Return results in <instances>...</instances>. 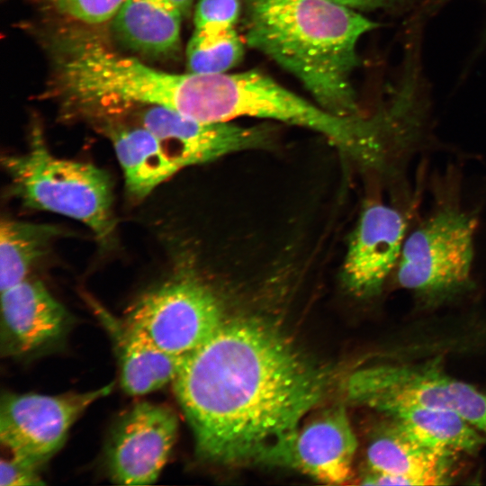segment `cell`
<instances>
[{"mask_svg": "<svg viewBox=\"0 0 486 486\" xmlns=\"http://www.w3.org/2000/svg\"><path fill=\"white\" fill-rule=\"evenodd\" d=\"M172 384L201 458L274 465L330 376L273 325L237 318L185 356Z\"/></svg>", "mask_w": 486, "mask_h": 486, "instance_id": "1", "label": "cell"}, {"mask_svg": "<svg viewBox=\"0 0 486 486\" xmlns=\"http://www.w3.org/2000/svg\"><path fill=\"white\" fill-rule=\"evenodd\" d=\"M246 40L295 76L318 105L363 116L351 83L356 44L377 23L333 0H245Z\"/></svg>", "mask_w": 486, "mask_h": 486, "instance_id": "2", "label": "cell"}, {"mask_svg": "<svg viewBox=\"0 0 486 486\" xmlns=\"http://www.w3.org/2000/svg\"><path fill=\"white\" fill-rule=\"evenodd\" d=\"M463 179L455 165L431 176L429 206L410 228L392 276L398 287L427 305L475 287L480 218Z\"/></svg>", "mask_w": 486, "mask_h": 486, "instance_id": "3", "label": "cell"}, {"mask_svg": "<svg viewBox=\"0 0 486 486\" xmlns=\"http://www.w3.org/2000/svg\"><path fill=\"white\" fill-rule=\"evenodd\" d=\"M31 133L25 152L2 159L14 194L29 208L81 221L107 243L115 228L109 174L89 163L54 156L39 125Z\"/></svg>", "mask_w": 486, "mask_h": 486, "instance_id": "4", "label": "cell"}, {"mask_svg": "<svg viewBox=\"0 0 486 486\" xmlns=\"http://www.w3.org/2000/svg\"><path fill=\"white\" fill-rule=\"evenodd\" d=\"M346 400L382 414L400 407L457 412L486 437V394L446 374L439 359L421 364H381L350 374Z\"/></svg>", "mask_w": 486, "mask_h": 486, "instance_id": "5", "label": "cell"}, {"mask_svg": "<svg viewBox=\"0 0 486 486\" xmlns=\"http://www.w3.org/2000/svg\"><path fill=\"white\" fill-rule=\"evenodd\" d=\"M123 320L158 349L177 356L204 345L225 321L213 292L189 274L170 278L145 292Z\"/></svg>", "mask_w": 486, "mask_h": 486, "instance_id": "6", "label": "cell"}, {"mask_svg": "<svg viewBox=\"0 0 486 486\" xmlns=\"http://www.w3.org/2000/svg\"><path fill=\"white\" fill-rule=\"evenodd\" d=\"M408 185L399 187L392 202L367 201L350 236L342 266L348 292L361 299L379 295L394 274L403 242L417 218L421 198Z\"/></svg>", "mask_w": 486, "mask_h": 486, "instance_id": "7", "label": "cell"}, {"mask_svg": "<svg viewBox=\"0 0 486 486\" xmlns=\"http://www.w3.org/2000/svg\"><path fill=\"white\" fill-rule=\"evenodd\" d=\"M113 382L83 392L58 395L4 393L0 403V440L11 454L40 467L63 446L69 429Z\"/></svg>", "mask_w": 486, "mask_h": 486, "instance_id": "8", "label": "cell"}, {"mask_svg": "<svg viewBox=\"0 0 486 486\" xmlns=\"http://www.w3.org/2000/svg\"><path fill=\"white\" fill-rule=\"evenodd\" d=\"M178 431L175 411L164 404L140 401L114 424L105 449L111 480L122 485L154 482L166 465Z\"/></svg>", "mask_w": 486, "mask_h": 486, "instance_id": "9", "label": "cell"}, {"mask_svg": "<svg viewBox=\"0 0 486 486\" xmlns=\"http://www.w3.org/2000/svg\"><path fill=\"white\" fill-rule=\"evenodd\" d=\"M140 121L181 168L265 147L269 140L266 128L202 122L160 106L148 108Z\"/></svg>", "mask_w": 486, "mask_h": 486, "instance_id": "10", "label": "cell"}, {"mask_svg": "<svg viewBox=\"0 0 486 486\" xmlns=\"http://www.w3.org/2000/svg\"><path fill=\"white\" fill-rule=\"evenodd\" d=\"M357 440L342 405L327 409L296 428L274 465L287 466L326 484L340 485L353 477Z\"/></svg>", "mask_w": 486, "mask_h": 486, "instance_id": "11", "label": "cell"}, {"mask_svg": "<svg viewBox=\"0 0 486 486\" xmlns=\"http://www.w3.org/2000/svg\"><path fill=\"white\" fill-rule=\"evenodd\" d=\"M71 324L68 312L46 286L26 279L1 291L2 356L22 357L62 341Z\"/></svg>", "mask_w": 486, "mask_h": 486, "instance_id": "12", "label": "cell"}, {"mask_svg": "<svg viewBox=\"0 0 486 486\" xmlns=\"http://www.w3.org/2000/svg\"><path fill=\"white\" fill-rule=\"evenodd\" d=\"M377 427L365 448L364 485H442L450 483L454 459L405 434L392 419Z\"/></svg>", "mask_w": 486, "mask_h": 486, "instance_id": "13", "label": "cell"}, {"mask_svg": "<svg viewBox=\"0 0 486 486\" xmlns=\"http://www.w3.org/2000/svg\"><path fill=\"white\" fill-rule=\"evenodd\" d=\"M109 335L120 369V384L130 396H141L173 383L185 356L165 353L114 317L99 303H90Z\"/></svg>", "mask_w": 486, "mask_h": 486, "instance_id": "14", "label": "cell"}, {"mask_svg": "<svg viewBox=\"0 0 486 486\" xmlns=\"http://www.w3.org/2000/svg\"><path fill=\"white\" fill-rule=\"evenodd\" d=\"M182 17L166 0H124L114 16V30L138 52L170 57L180 47Z\"/></svg>", "mask_w": 486, "mask_h": 486, "instance_id": "15", "label": "cell"}, {"mask_svg": "<svg viewBox=\"0 0 486 486\" xmlns=\"http://www.w3.org/2000/svg\"><path fill=\"white\" fill-rule=\"evenodd\" d=\"M383 415L418 444L446 455L474 454L486 442L478 429L453 410L400 407Z\"/></svg>", "mask_w": 486, "mask_h": 486, "instance_id": "16", "label": "cell"}, {"mask_svg": "<svg viewBox=\"0 0 486 486\" xmlns=\"http://www.w3.org/2000/svg\"><path fill=\"white\" fill-rule=\"evenodd\" d=\"M122 168L126 187L143 198L182 169L160 140L147 128H120L108 131Z\"/></svg>", "mask_w": 486, "mask_h": 486, "instance_id": "17", "label": "cell"}, {"mask_svg": "<svg viewBox=\"0 0 486 486\" xmlns=\"http://www.w3.org/2000/svg\"><path fill=\"white\" fill-rule=\"evenodd\" d=\"M58 234V229L54 226L3 220L0 226L1 291L26 280L32 266Z\"/></svg>", "mask_w": 486, "mask_h": 486, "instance_id": "18", "label": "cell"}, {"mask_svg": "<svg viewBox=\"0 0 486 486\" xmlns=\"http://www.w3.org/2000/svg\"><path fill=\"white\" fill-rule=\"evenodd\" d=\"M243 55L244 43L235 29L223 32L194 31L186 50L189 72L202 75L226 73Z\"/></svg>", "mask_w": 486, "mask_h": 486, "instance_id": "19", "label": "cell"}, {"mask_svg": "<svg viewBox=\"0 0 486 486\" xmlns=\"http://www.w3.org/2000/svg\"><path fill=\"white\" fill-rule=\"evenodd\" d=\"M42 4L87 24H99L113 18L124 0H27Z\"/></svg>", "mask_w": 486, "mask_h": 486, "instance_id": "20", "label": "cell"}, {"mask_svg": "<svg viewBox=\"0 0 486 486\" xmlns=\"http://www.w3.org/2000/svg\"><path fill=\"white\" fill-rule=\"evenodd\" d=\"M241 0H200L194 14V31L223 32L235 29Z\"/></svg>", "mask_w": 486, "mask_h": 486, "instance_id": "21", "label": "cell"}, {"mask_svg": "<svg viewBox=\"0 0 486 486\" xmlns=\"http://www.w3.org/2000/svg\"><path fill=\"white\" fill-rule=\"evenodd\" d=\"M40 467L30 461L11 454L8 458H2L0 463L1 486H29L42 485Z\"/></svg>", "mask_w": 486, "mask_h": 486, "instance_id": "22", "label": "cell"}, {"mask_svg": "<svg viewBox=\"0 0 486 486\" xmlns=\"http://www.w3.org/2000/svg\"><path fill=\"white\" fill-rule=\"evenodd\" d=\"M356 11L390 9L402 5L410 0H333Z\"/></svg>", "mask_w": 486, "mask_h": 486, "instance_id": "23", "label": "cell"}, {"mask_svg": "<svg viewBox=\"0 0 486 486\" xmlns=\"http://www.w3.org/2000/svg\"><path fill=\"white\" fill-rule=\"evenodd\" d=\"M183 16H185L193 4L194 0H166Z\"/></svg>", "mask_w": 486, "mask_h": 486, "instance_id": "24", "label": "cell"}]
</instances>
